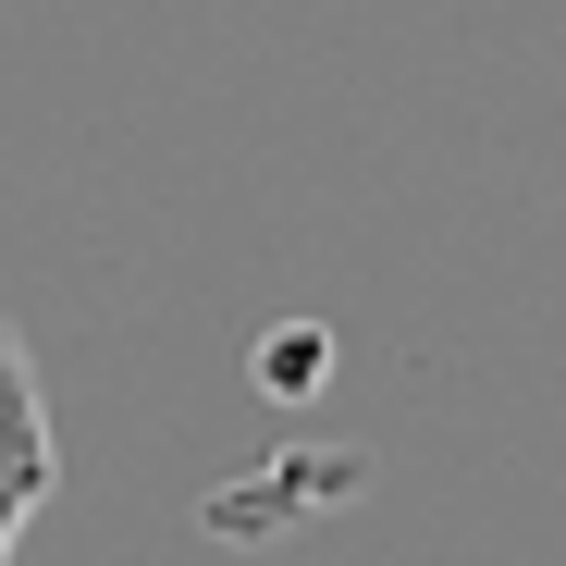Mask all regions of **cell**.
I'll return each mask as SVG.
<instances>
[{
    "mask_svg": "<svg viewBox=\"0 0 566 566\" xmlns=\"http://www.w3.org/2000/svg\"><path fill=\"white\" fill-rule=\"evenodd\" d=\"M50 481H62V443H50V395H38V357H25V333L0 321V566H13V542L38 530Z\"/></svg>",
    "mask_w": 566,
    "mask_h": 566,
    "instance_id": "cell-1",
    "label": "cell"
}]
</instances>
